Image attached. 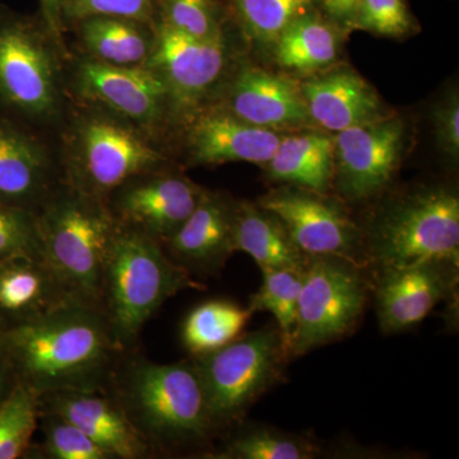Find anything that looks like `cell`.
Masks as SVG:
<instances>
[{
    "mask_svg": "<svg viewBox=\"0 0 459 459\" xmlns=\"http://www.w3.org/2000/svg\"><path fill=\"white\" fill-rule=\"evenodd\" d=\"M416 26L418 22L406 0H360L352 30L383 38L403 39L412 35Z\"/></svg>",
    "mask_w": 459,
    "mask_h": 459,
    "instance_id": "34",
    "label": "cell"
},
{
    "mask_svg": "<svg viewBox=\"0 0 459 459\" xmlns=\"http://www.w3.org/2000/svg\"><path fill=\"white\" fill-rule=\"evenodd\" d=\"M42 255L36 213L0 202V259Z\"/></svg>",
    "mask_w": 459,
    "mask_h": 459,
    "instance_id": "35",
    "label": "cell"
},
{
    "mask_svg": "<svg viewBox=\"0 0 459 459\" xmlns=\"http://www.w3.org/2000/svg\"><path fill=\"white\" fill-rule=\"evenodd\" d=\"M237 202L204 189L186 221L164 246L168 255L190 274L219 273L234 250Z\"/></svg>",
    "mask_w": 459,
    "mask_h": 459,
    "instance_id": "18",
    "label": "cell"
},
{
    "mask_svg": "<svg viewBox=\"0 0 459 459\" xmlns=\"http://www.w3.org/2000/svg\"><path fill=\"white\" fill-rule=\"evenodd\" d=\"M406 141V124L395 115L334 133L332 186L351 202L380 195L400 168Z\"/></svg>",
    "mask_w": 459,
    "mask_h": 459,
    "instance_id": "11",
    "label": "cell"
},
{
    "mask_svg": "<svg viewBox=\"0 0 459 459\" xmlns=\"http://www.w3.org/2000/svg\"><path fill=\"white\" fill-rule=\"evenodd\" d=\"M303 270L304 267L262 271V285L247 307L253 313L267 312L274 316L287 353L298 316Z\"/></svg>",
    "mask_w": 459,
    "mask_h": 459,
    "instance_id": "31",
    "label": "cell"
},
{
    "mask_svg": "<svg viewBox=\"0 0 459 459\" xmlns=\"http://www.w3.org/2000/svg\"><path fill=\"white\" fill-rule=\"evenodd\" d=\"M287 358L277 325L241 333L216 351L192 358L214 430L237 424L280 379Z\"/></svg>",
    "mask_w": 459,
    "mask_h": 459,
    "instance_id": "7",
    "label": "cell"
},
{
    "mask_svg": "<svg viewBox=\"0 0 459 459\" xmlns=\"http://www.w3.org/2000/svg\"><path fill=\"white\" fill-rule=\"evenodd\" d=\"M96 16L128 18L155 26L157 0H66L65 23Z\"/></svg>",
    "mask_w": 459,
    "mask_h": 459,
    "instance_id": "36",
    "label": "cell"
},
{
    "mask_svg": "<svg viewBox=\"0 0 459 459\" xmlns=\"http://www.w3.org/2000/svg\"><path fill=\"white\" fill-rule=\"evenodd\" d=\"M18 383L39 397L57 392H107L124 352L101 310L65 301L40 318L0 329Z\"/></svg>",
    "mask_w": 459,
    "mask_h": 459,
    "instance_id": "1",
    "label": "cell"
},
{
    "mask_svg": "<svg viewBox=\"0 0 459 459\" xmlns=\"http://www.w3.org/2000/svg\"><path fill=\"white\" fill-rule=\"evenodd\" d=\"M360 0H319V9L342 31H351Z\"/></svg>",
    "mask_w": 459,
    "mask_h": 459,
    "instance_id": "38",
    "label": "cell"
},
{
    "mask_svg": "<svg viewBox=\"0 0 459 459\" xmlns=\"http://www.w3.org/2000/svg\"><path fill=\"white\" fill-rule=\"evenodd\" d=\"M253 312L229 300H208L190 310L180 329L181 343L192 358L221 349L243 333Z\"/></svg>",
    "mask_w": 459,
    "mask_h": 459,
    "instance_id": "27",
    "label": "cell"
},
{
    "mask_svg": "<svg viewBox=\"0 0 459 459\" xmlns=\"http://www.w3.org/2000/svg\"><path fill=\"white\" fill-rule=\"evenodd\" d=\"M234 250L252 256L262 271L299 270L307 258L273 213L249 202H237Z\"/></svg>",
    "mask_w": 459,
    "mask_h": 459,
    "instance_id": "25",
    "label": "cell"
},
{
    "mask_svg": "<svg viewBox=\"0 0 459 459\" xmlns=\"http://www.w3.org/2000/svg\"><path fill=\"white\" fill-rule=\"evenodd\" d=\"M74 84L81 98L138 128L170 114L165 84L147 65H108L84 56L75 65Z\"/></svg>",
    "mask_w": 459,
    "mask_h": 459,
    "instance_id": "14",
    "label": "cell"
},
{
    "mask_svg": "<svg viewBox=\"0 0 459 459\" xmlns=\"http://www.w3.org/2000/svg\"><path fill=\"white\" fill-rule=\"evenodd\" d=\"M286 133L259 128L222 108H204L189 120L186 150L190 165L228 162L267 164Z\"/></svg>",
    "mask_w": 459,
    "mask_h": 459,
    "instance_id": "17",
    "label": "cell"
},
{
    "mask_svg": "<svg viewBox=\"0 0 459 459\" xmlns=\"http://www.w3.org/2000/svg\"><path fill=\"white\" fill-rule=\"evenodd\" d=\"M379 268L459 264V197L446 186H427L380 208L364 238Z\"/></svg>",
    "mask_w": 459,
    "mask_h": 459,
    "instance_id": "5",
    "label": "cell"
},
{
    "mask_svg": "<svg viewBox=\"0 0 459 459\" xmlns=\"http://www.w3.org/2000/svg\"><path fill=\"white\" fill-rule=\"evenodd\" d=\"M16 385V376H14L7 351H5L4 349V344H3L2 338H0V402L7 397L9 392H11Z\"/></svg>",
    "mask_w": 459,
    "mask_h": 459,
    "instance_id": "40",
    "label": "cell"
},
{
    "mask_svg": "<svg viewBox=\"0 0 459 459\" xmlns=\"http://www.w3.org/2000/svg\"><path fill=\"white\" fill-rule=\"evenodd\" d=\"M333 134L316 129L283 134L265 171L270 180L327 195L333 181Z\"/></svg>",
    "mask_w": 459,
    "mask_h": 459,
    "instance_id": "23",
    "label": "cell"
},
{
    "mask_svg": "<svg viewBox=\"0 0 459 459\" xmlns=\"http://www.w3.org/2000/svg\"><path fill=\"white\" fill-rule=\"evenodd\" d=\"M68 135L63 183L104 202L126 181L168 161L138 126L102 108L81 115Z\"/></svg>",
    "mask_w": 459,
    "mask_h": 459,
    "instance_id": "6",
    "label": "cell"
},
{
    "mask_svg": "<svg viewBox=\"0 0 459 459\" xmlns=\"http://www.w3.org/2000/svg\"><path fill=\"white\" fill-rule=\"evenodd\" d=\"M342 30L314 9L296 18L280 33L272 47L276 65L289 74H318L327 71L340 56Z\"/></svg>",
    "mask_w": 459,
    "mask_h": 459,
    "instance_id": "24",
    "label": "cell"
},
{
    "mask_svg": "<svg viewBox=\"0 0 459 459\" xmlns=\"http://www.w3.org/2000/svg\"><path fill=\"white\" fill-rule=\"evenodd\" d=\"M62 183L48 148L25 133L0 124V202L36 213Z\"/></svg>",
    "mask_w": 459,
    "mask_h": 459,
    "instance_id": "21",
    "label": "cell"
},
{
    "mask_svg": "<svg viewBox=\"0 0 459 459\" xmlns=\"http://www.w3.org/2000/svg\"><path fill=\"white\" fill-rule=\"evenodd\" d=\"M40 397L18 383L0 402V459L25 457L40 421Z\"/></svg>",
    "mask_w": 459,
    "mask_h": 459,
    "instance_id": "30",
    "label": "cell"
},
{
    "mask_svg": "<svg viewBox=\"0 0 459 459\" xmlns=\"http://www.w3.org/2000/svg\"><path fill=\"white\" fill-rule=\"evenodd\" d=\"M66 0H40L42 23L59 44H62L60 39H62L63 25H65L63 12Z\"/></svg>",
    "mask_w": 459,
    "mask_h": 459,
    "instance_id": "39",
    "label": "cell"
},
{
    "mask_svg": "<svg viewBox=\"0 0 459 459\" xmlns=\"http://www.w3.org/2000/svg\"><path fill=\"white\" fill-rule=\"evenodd\" d=\"M41 410L68 420L113 459L152 458L150 446L108 392H57L41 395Z\"/></svg>",
    "mask_w": 459,
    "mask_h": 459,
    "instance_id": "19",
    "label": "cell"
},
{
    "mask_svg": "<svg viewBox=\"0 0 459 459\" xmlns=\"http://www.w3.org/2000/svg\"><path fill=\"white\" fill-rule=\"evenodd\" d=\"M300 87L314 126L333 134L389 115L374 87L350 66H331Z\"/></svg>",
    "mask_w": 459,
    "mask_h": 459,
    "instance_id": "20",
    "label": "cell"
},
{
    "mask_svg": "<svg viewBox=\"0 0 459 459\" xmlns=\"http://www.w3.org/2000/svg\"><path fill=\"white\" fill-rule=\"evenodd\" d=\"M249 40L272 49L296 18L319 9V0H226Z\"/></svg>",
    "mask_w": 459,
    "mask_h": 459,
    "instance_id": "28",
    "label": "cell"
},
{
    "mask_svg": "<svg viewBox=\"0 0 459 459\" xmlns=\"http://www.w3.org/2000/svg\"><path fill=\"white\" fill-rule=\"evenodd\" d=\"M229 65L225 35L198 39L156 21L155 44L146 63L168 91L170 114L190 120L221 83Z\"/></svg>",
    "mask_w": 459,
    "mask_h": 459,
    "instance_id": "10",
    "label": "cell"
},
{
    "mask_svg": "<svg viewBox=\"0 0 459 459\" xmlns=\"http://www.w3.org/2000/svg\"><path fill=\"white\" fill-rule=\"evenodd\" d=\"M107 392L120 404L153 457L201 448L216 433L193 359L159 364L138 349L126 351Z\"/></svg>",
    "mask_w": 459,
    "mask_h": 459,
    "instance_id": "2",
    "label": "cell"
},
{
    "mask_svg": "<svg viewBox=\"0 0 459 459\" xmlns=\"http://www.w3.org/2000/svg\"><path fill=\"white\" fill-rule=\"evenodd\" d=\"M319 451L299 435L272 428L253 427L238 431L222 449L211 453L217 459H312Z\"/></svg>",
    "mask_w": 459,
    "mask_h": 459,
    "instance_id": "29",
    "label": "cell"
},
{
    "mask_svg": "<svg viewBox=\"0 0 459 459\" xmlns=\"http://www.w3.org/2000/svg\"><path fill=\"white\" fill-rule=\"evenodd\" d=\"M72 299L44 256L0 259V329L40 318Z\"/></svg>",
    "mask_w": 459,
    "mask_h": 459,
    "instance_id": "22",
    "label": "cell"
},
{
    "mask_svg": "<svg viewBox=\"0 0 459 459\" xmlns=\"http://www.w3.org/2000/svg\"><path fill=\"white\" fill-rule=\"evenodd\" d=\"M57 45L42 21L0 20V100L35 122H54L62 113Z\"/></svg>",
    "mask_w": 459,
    "mask_h": 459,
    "instance_id": "8",
    "label": "cell"
},
{
    "mask_svg": "<svg viewBox=\"0 0 459 459\" xmlns=\"http://www.w3.org/2000/svg\"><path fill=\"white\" fill-rule=\"evenodd\" d=\"M160 22L198 39L225 35L221 0H157Z\"/></svg>",
    "mask_w": 459,
    "mask_h": 459,
    "instance_id": "32",
    "label": "cell"
},
{
    "mask_svg": "<svg viewBox=\"0 0 459 459\" xmlns=\"http://www.w3.org/2000/svg\"><path fill=\"white\" fill-rule=\"evenodd\" d=\"M222 108L270 131L289 133L314 126L300 82L255 65L238 69L226 90Z\"/></svg>",
    "mask_w": 459,
    "mask_h": 459,
    "instance_id": "15",
    "label": "cell"
},
{
    "mask_svg": "<svg viewBox=\"0 0 459 459\" xmlns=\"http://www.w3.org/2000/svg\"><path fill=\"white\" fill-rule=\"evenodd\" d=\"M204 192L188 178L166 170L165 166L126 181L108 195L107 204L117 225L165 246L197 207Z\"/></svg>",
    "mask_w": 459,
    "mask_h": 459,
    "instance_id": "13",
    "label": "cell"
},
{
    "mask_svg": "<svg viewBox=\"0 0 459 459\" xmlns=\"http://www.w3.org/2000/svg\"><path fill=\"white\" fill-rule=\"evenodd\" d=\"M75 25L86 56L108 65H146L155 44V26L128 18L89 17Z\"/></svg>",
    "mask_w": 459,
    "mask_h": 459,
    "instance_id": "26",
    "label": "cell"
},
{
    "mask_svg": "<svg viewBox=\"0 0 459 459\" xmlns=\"http://www.w3.org/2000/svg\"><path fill=\"white\" fill-rule=\"evenodd\" d=\"M367 301L360 265L334 256H307L289 355H304L349 334Z\"/></svg>",
    "mask_w": 459,
    "mask_h": 459,
    "instance_id": "9",
    "label": "cell"
},
{
    "mask_svg": "<svg viewBox=\"0 0 459 459\" xmlns=\"http://www.w3.org/2000/svg\"><path fill=\"white\" fill-rule=\"evenodd\" d=\"M155 238L117 225L102 274L100 310L123 351L137 349L142 329L186 290H204Z\"/></svg>",
    "mask_w": 459,
    "mask_h": 459,
    "instance_id": "3",
    "label": "cell"
},
{
    "mask_svg": "<svg viewBox=\"0 0 459 459\" xmlns=\"http://www.w3.org/2000/svg\"><path fill=\"white\" fill-rule=\"evenodd\" d=\"M458 268L446 264L380 268L376 286L377 319L385 333L418 325L455 290Z\"/></svg>",
    "mask_w": 459,
    "mask_h": 459,
    "instance_id": "16",
    "label": "cell"
},
{
    "mask_svg": "<svg viewBox=\"0 0 459 459\" xmlns=\"http://www.w3.org/2000/svg\"><path fill=\"white\" fill-rule=\"evenodd\" d=\"M39 429L42 442L39 455L47 459H113L68 420L41 410Z\"/></svg>",
    "mask_w": 459,
    "mask_h": 459,
    "instance_id": "33",
    "label": "cell"
},
{
    "mask_svg": "<svg viewBox=\"0 0 459 459\" xmlns=\"http://www.w3.org/2000/svg\"><path fill=\"white\" fill-rule=\"evenodd\" d=\"M285 226L307 256H334L361 267L364 237L351 217L325 195L298 186L271 190L256 202Z\"/></svg>",
    "mask_w": 459,
    "mask_h": 459,
    "instance_id": "12",
    "label": "cell"
},
{
    "mask_svg": "<svg viewBox=\"0 0 459 459\" xmlns=\"http://www.w3.org/2000/svg\"><path fill=\"white\" fill-rule=\"evenodd\" d=\"M45 261L75 300L100 309L102 274L117 223L107 202L60 183L36 211Z\"/></svg>",
    "mask_w": 459,
    "mask_h": 459,
    "instance_id": "4",
    "label": "cell"
},
{
    "mask_svg": "<svg viewBox=\"0 0 459 459\" xmlns=\"http://www.w3.org/2000/svg\"><path fill=\"white\" fill-rule=\"evenodd\" d=\"M434 133L437 146L452 161L459 157V96L451 90L434 110Z\"/></svg>",
    "mask_w": 459,
    "mask_h": 459,
    "instance_id": "37",
    "label": "cell"
}]
</instances>
